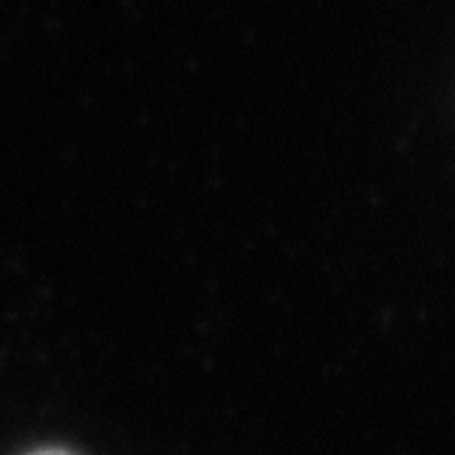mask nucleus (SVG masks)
Wrapping results in <instances>:
<instances>
[{
  "instance_id": "obj_1",
  "label": "nucleus",
  "mask_w": 455,
  "mask_h": 455,
  "mask_svg": "<svg viewBox=\"0 0 455 455\" xmlns=\"http://www.w3.org/2000/svg\"><path fill=\"white\" fill-rule=\"evenodd\" d=\"M31 455H71V453L59 451V448H49V451H38V453H31Z\"/></svg>"
}]
</instances>
